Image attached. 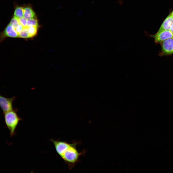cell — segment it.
<instances>
[{
    "instance_id": "1",
    "label": "cell",
    "mask_w": 173,
    "mask_h": 173,
    "mask_svg": "<svg viewBox=\"0 0 173 173\" xmlns=\"http://www.w3.org/2000/svg\"><path fill=\"white\" fill-rule=\"evenodd\" d=\"M54 146L56 152L64 161L71 169L79 161V157L85 151L79 152L76 148L79 142L74 141L69 143L65 141L50 140Z\"/></svg>"
},
{
    "instance_id": "2",
    "label": "cell",
    "mask_w": 173,
    "mask_h": 173,
    "mask_svg": "<svg viewBox=\"0 0 173 173\" xmlns=\"http://www.w3.org/2000/svg\"><path fill=\"white\" fill-rule=\"evenodd\" d=\"M16 108L6 112L3 114L5 122L6 127L10 132V136L15 134L16 128L19 121L22 120L18 115Z\"/></svg>"
},
{
    "instance_id": "3",
    "label": "cell",
    "mask_w": 173,
    "mask_h": 173,
    "mask_svg": "<svg viewBox=\"0 0 173 173\" xmlns=\"http://www.w3.org/2000/svg\"><path fill=\"white\" fill-rule=\"evenodd\" d=\"M16 97L7 98L0 95V106L3 113L13 110V103Z\"/></svg>"
},
{
    "instance_id": "4",
    "label": "cell",
    "mask_w": 173,
    "mask_h": 173,
    "mask_svg": "<svg viewBox=\"0 0 173 173\" xmlns=\"http://www.w3.org/2000/svg\"><path fill=\"white\" fill-rule=\"evenodd\" d=\"M8 37L13 38L19 37L18 34L13 27L9 24L7 25L4 31L1 34V42Z\"/></svg>"
},
{
    "instance_id": "5",
    "label": "cell",
    "mask_w": 173,
    "mask_h": 173,
    "mask_svg": "<svg viewBox=\"0 0 173 173\" xmlns=\"http://www.w3.org/2000/svg\"><path fill=\"white\" fill-rule=\"evenodd\" d=\"M156 42H160L170 38H173V34L170 30H165L151 35Z\"/></svg>"
},
{
    "instance_id": "6",
    "label": "cell",
    "mask_w": 173,
    "mask_h": 173,
    "mask_svg": "<svg viewBox=\"0 0 173 173\" xmlns=\"http://www.w3.org/2000/svg\"><path fill=\"white\" fill-rule=\"evenodd\" d=\"M162 52L165 55L173 53V38H170L164 41L162 44Z\"/></svg>"
},
{
    "instance_id": "7",
    "label": "cell",
    "mask_w": 173,
    "mask_h": 173,
    "mask_svg": "<svg viewBox=\"0 0 173 173\" xmlns=\"http://www.w3.org/2000/svg\"><path fill=\"white\" fill-rule=\"evenodd\" d=\"M173 24V17L170 14L164 20L158 32L165 30H170V27Z\"/></svg>"
},
{
    "instance_id": "8",
    "label": "cell",
    "mask_w": 173,
    "mask_h": 173,
    "mask_svg": "<svg viewBox=\"0 0 173 173\" xmlns=\"http://www.w3.org/2000/svg\"><path fill=\"white\" fill-rule=\"evenodd\" d=\"M24 17L26 19L35 18L36 14L32 9L29 7L24 8Z\"/></svg>"
},
{
    "instance_id": "9",
    "label": "cell",
    "mask_w": 173,
    "mask_h": 173,
    "mask_svg": "<svg viewBox=\"0 0 173 173\" xmlns=\"http://www.w3.org/2000/svg\"><path fill=\"white\" fill-rule=\"evenodd\" d=\"M28 31L30 38L36 35L39 26H27Z\"/></svg>"
},
{
    "instance_id": "10",
    "label": "cell",
    "mask_w": 173,
    "mask_h": 173,
    "mask_svg": "<svg viewBox=\"0 0 173 173\" xmlns=\"http://www.w3.org/2000/svg\"><path fill=\"white\" fill-rule=\"evenodd\" d=\"M24 8L22 7H16L14 11V17L18 19L24 17Z\"/></svg>"
},
{
    "instance_id": "11",
    "label": "cell",
    "mask_w": 173,
    "mask_h": 173,
    "mask_svg": "<svg viewBox=\"0 0 173 173\" xmlns=\"http://www.w3.org/2000/svg\"><path fill=\"white\" fill-rule=\"evenodd\" d=\"M19 37L23 38H30L27 26L24 27L21 31L18 34Z\"/></svg>"
},
{
    "instance_id": "12",
    "label": "cell",
    "mask_w": 173,
    "mask_h": 173,
    "mask_svg": "<svg viewBox=\"0 0 173 173\" xmlns=\"http://www.w3.org/2000/svg\"><path fill=\"white\" fill-rule=\"evenodd\" d=\"M27 26H39L38 20L35 18L27 19Z\"/></svg>"
},
{
    "instance_id": "13",
    "label": "cell",
    "mask_w": 173,
    "mask_h": 173,
    "mask_svg": "<svg viewBox=\"0 0 173 173\" xmlns=\"http://www.w3.org/2000/svg\"><path fill=\"white\" fill-rule=\"evenodd\" d=\"M9 24L11 25L14 29L19 24L18 21V19L13 17L11 19Z\"/></svg>"
},
{
    "instance_id": "14",
    "label": "cell",
    "mask_w": 173,
    "mask_h": 173,
    "mask_svg": "<svg viewBox=\"0 0 173 173\" xmlns=\"http://www.w3.org/2000/svg\"><path fill=\"white\" fill-rule=\"evenodd\" d=\"M27 20L24 17L18 19L19 23L22 25L24 27L27 26Z\"/></svg>"
},
{
    "instance_id": "15",
    "label": "cell",
    "mask_w": 173,
    "mask_h": 173,
    "mask_svg": "<svg viewBox=\"0 0 173 173\" xmlns=\"http://www.w3.org/2000/svg\"><path fill=\"white\" fill-rule=\"evenodd\" d=\"M24 27L22 25L19 24L14 29L18 34L21 31Z\"/></svg>"
},
{
    "instance_id": "16",
    "label": "cell",
    "mask_w": 173,
    "mask_h": 173,
    "mask_svg": "<svg viewBox=\"0 0 173 173\" xmlns=\"http://www.w3.org/2000/svg\"><path fill=\"white\" fill-rule=\"evenodd\" d=\"M170 31L173 34V24L170 27Z\"/></svg>"
},
{
    "instance_id": "17",
    "label": "cell",
    "mask_w": 173,
    "mask_h": 173,
    "mask_svg": "<svg viewBox=\"0 0 173 173\" xmlns=\"http://www.w3.org/2000/svg\"><path fill=\"white\" fill-rule=\"evenodd\" d=\"M170 14L172 15V16L173 17V11H172V12Z\"/></svg>"
},
{
    "instance_id": "18",
    "label": "cell",
    "mask_w": 173,
    "mask_h": 173,
    "mask_svg": "<svg viewBox=\"0 0 173 173\" xmlns=\"http://www.w3.org/2000/svg\"></svg>"
},
{
    "instance_id": "19",
    "label": "cell",
    "mask_w": 173,
    "mask_h": 173,
    "mask_svg": "<svg viewBox=\"0 0 173 173\" xmlns=\"http://www.w3.org/2000/svg\"></svg>"
}]
</instances>
